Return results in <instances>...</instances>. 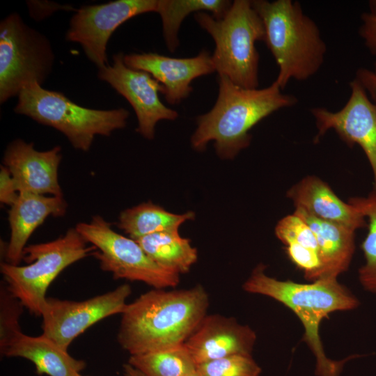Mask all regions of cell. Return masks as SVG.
<instances>
[{
  "label": "cell",
  "instance_id": "6da1fadb",
  "mask_svg": "<svg viewBox=\"0 0 376 376\" xmlns=\"http://www.w3.org/2000/svg\"><path fill=\"white\" fill-rule=\"evenodd\" d=\"M209 295L201 284L180 290L153 288L127 304L118 343L130 355L185 343L207 315Z\"/></svg>",
  "mask_w": 376,
  "mask_h": 376
},
{
  "label": "cell",
  "instance_id": "7a4b0ae2",
  "mask_svg": "<svg viewBox=\"0 0 376 376\" xmlns=\"http://www.w3.org/2000/svg\"><path fill=\"white\" fill-rule=\"evenodd\" d=\"M219 93L214 107L198 116L191 138L192 148L204 150L214 141L221 159H233L251 143V129L272 113L297 104L296 96L285 94L274 81L263 88H244L226 77L218 76Z\"/></svg>",
  "mask_w": 376,
  "mask_h": 376
},
{
  "label": "cell",
  "instance_id": "3957f363",
  "mask_svg": "<svg viewBox=\"0 0 376 376\" xmlns=\"http://www.w3.org/2000/svg\"><path fill=\"white\" fill-rule=\"evenodd\" d=\"M259 264L243 284L244 291L271 297L290 308L304 328V340L316 359L318 376H339L345 360L333 361L326 356L319 334L320 322L333 312L357 308L358 299L336 278H321L311 283L281 281L265 274Z\"/></svg>",
  "mask_w": 376,
  "mask_h": 376
},
{
  "label": "cell",
  "instance_id": "277c9868",
  "mask_svg": "<svg viewBox=\"0 0 376 376\" xmlns=\"http://www.w3.org/2000/svg\"><path fill=\"white\" fill-rule=\"evenodd\" d=\"M265 31V42L279 68L275 81L283 90L291 79L306 81L324 61L327 45L317 24L292 0L251 1Z\"/></svg>",
  "mask_w": 376,
  "mask_h": 376
},
{
  "label": "cell",
  "instance_id": "5b68a950",
  "mask_svg": "<svg viewBox=\"0 0 376 376\" xmlns=\"http://www.w3.org/2000/svg\"><path fill=\"white\" fill-rule=\"evenodd\" d=\"M194 18L214 41L212 58L218 75L242 88H258L259 54L256 43L265 42V31L251 1H233L221 18L206 12L195 13Z\"/></svg>",
  "mask_w": 376,
  "mask_h": 376
},
{
  "label": "cell",
  "instance_id": "8992f818",
  "mask_svg": "<svg viewBox=\"0 0 376 376\" xmlns=\"http://www.w3.org/2000/svg\"><path fill=\"white\" fill-rule=\"evenodd\" d=\"M15 113L52 127L63 134L75 149L87 152L95 136H109L126 127L130 112L125 108L95 109L80 106L61 92L33 83L17 96Z\"/></svg>",
  "mask_w": 376,
  "mask_h": 376
},
{
  "label": "cell",
  "instance_id": "52a82bcc",
  "mask_svg": "<svg viewBox=\"0 0 376 376\" xmlns=\"http://www.w3.org/2000/svg\"><path fill=\"white\" fill-rule=\"evenodd\" d=\"M75 228L48 242L26 246L23 258L28 265L1 263V273L10 291L24 307L36 315H42L47 300L46 292L54 280L66 267L96 250Z\"/></svg>",
  "mask_w": 376,
  "mask_h": 376
},
{
  "label": "cell",
  "instance_id": "ba28073f",
  "mask_svg": "<svg viewBox=\"0 0 376 376\" xmlns=\"http://www.w3.org/2000/svg\"><path fill=\"white\" fill-rule=\"evenodd\" d=\"M55 54L44 34L17 13L0 22V103L33 83L42 86L53 70Z\"/></svg>",
  "mask_w": 376,
  "mask_h": 376
},
{
  "label": "cell",
  "instance_id": "9c48e42d",
  "mask_svg": "<svg viewBox=\"0 0 376 376\" xmlns=\"http://www.w3.org/2000/svg\"><path fill=\"white\" fill-rule=\"evenodd\" d=\"M75 228L96 248L92 256L98 260L100 268L111 273L113 279L140 281L159 289L178 285L179 274L161 267L136 240L114 231L101 216H93L89 222H80Z\"/></svg>",
  "mask_w": 376,
  "mask_h": 376
},
{
  "label": "cell",
  "instance_id": "30bf717a",
  "mask_svg": "<svg viewBox=\"0 0 376 376\" xmlns=\"http://www.w3.org/2000/svg\"><path fill=\"white\" fill-rule=\"evenodd\" d=\"M158 0H116L84 6L75 10L65 40L80 45L97 69L108 65L107 47L112 33L125 22L155 12Z\"/></svg>",
  "mask_w": 376,
  "mask_h": 376
},
{
  "label": "cell",
  "instance_id": "8fae6325",
  "mask_svg": "<svg viewBox=\"0 0 376 376\" xmlns=\"http://www.w3.org/2000/svg\"><path fill=\"white\" fill-rule=\"evenodd\" d=\"M131 292L130 285L123 284L84 301L47 297L41 315L42 334L68 351L72 340L90 327L111 315L122 314Z\"/></svg>",
  "mask_w": 376,
  "mask_h": 376
},
{
  "label": "cell",
  "instance_id": "7c38bea8",
  "mask_svg": "<svg viewBox=\"0 0 376 376\" xmlns=\"http://www.w3.org/2000/svg\"><path fill=\"white\" fill-rule=\"evenodd\" d=\"M125 54L113 55L112 63L98 69L97 77L109 84L132 107L138 120L136 130L147 139L155 138L156 124L163 120H175L178 113L160 100L163 86L146 72L132 69L124 62Z\"/></svg>",
  "mask_w": 376,
  "mask_h": 376
},
{
  "label": "cell",
  "instance_id": "4fadbf2b",
  "mask_svg": "<svg viewBox=\"0 0 376 376\" xmlns=\"http://www.w3.org/2000/svg\"><path fill=\"white\" fill-rule=\"evenodd\" d=\"M350 97L339 111H331L324 107L311 109L318 130L314 142L328 130H334L350 147L359 145L372 169L373 189H376V100L369 98L355 79L350 82Z\"/></svg>",
  "mask_w": 376,
  "mask_h": 376
},
{
  "label": "cell",
  "instance_id": "5bb4252c",
  "mask_svg": "<svg viewBox=\"0 0 376 376\" xmlns=\"http://www.w3.org/2000/svg\"><path fill=\"white\" fill-rule=\"evenodd\" d=\"M61 147L46 151L21 139L10 142L4 151L3 166L10 173L19 193L63 196L58 179Z\"/></svg>",
  "mask_w": 376,
  "mask_h": 376
},
{
  "label": "cell",
  "instance_id": "9a60e30c",
  "mask_svg": "<svg viewBox=\"0 0 376 376\" xmlns=\"http://www.w3.org/2000/svg\"><path fill=\"white\" fill-rule=\"evenodd\" d=\"M125 65L150 74L164 88L162 94L172 105L180 104L192 91L191 81L215 71L212 54L203 50L191 58H172L157 53L128 54Z\"/></svg>",
  "mask_w": 376,
  "mask_h": 376
},
{
  "label": "cell",
  "instance_id": "2e32d148",
  "mask_svg": "<svg viewBox=\"0 0 376 376\" xmlns=\"http://www.w3.org/2000/svg\"><path fill=\"white\" fill-rule=\"evenodd\" d=\"M256 332L233 317L207 315L185 342L197 365L232 355H251Z\"/></svg>",
  "mask_w": 376,
  "mask_h": 376
},
{
  "label": "cell",
  "instance_id": "e0dca14e",
  "mask_svg": "<svg viewBox=\"0 0 376 376\" xmlns=\"http://www.w3.org/2000/svg\"><path fill=\"white\" fill-rule=\"evenodd\" d=\"M67 206L63 196L19 193L8 211L10 237L5 251L6 263L18 265L34 230L49 216H63Z\"/></svg>",
  "mask_w": 376,
  "mask_h": 376
},
{
  "label": "cell",
  "instance_id": "ac0fdd59",
  "mask_svg": "<svg viewBox=\"0 0 376 376\" xmlns=\"http://www.w3.org/2000/svg\"><path fill=\"white\" fill-rule=\"evenodd\" d=\"M295 208L320 219L337 223L353 230L366 226L365 217L353 205L341 201L320 178L308 175L287 192Z\"/></svg>",
  "mask_w": 376,
  "mask_h": 376
},
{
  "label": "cell",
  "instance_id": "d6986e66",
  "mask_svg": "<svg viewBox=\"0 0 376 376\" xmlns=\"http://www.w3.org/2000/svg\"><path fill=\"white\" fill-rule=\"evenodd\" d=\"M294 214L313 230L322 263L321 278H336L347 271L354 251L355 231L341 224L318 219L300 209Z\"/></svg>",
  "mask_w": 376,
  "mask_h": 376
},
{
  "label": "cell",
  "instance_id": "ffe728a7",
  "mask_svg": "<svg viewBox=\"0 0 376 376\" xmlns=\"http://www.w3.org/2000/svg\"><path fill=\"white\" fill-rule=\"evenodd\" d=\"M1 354L31 361L39 375L72 376L86 367L84 361L72 357L68 351L42 334L30 336L22 333L1 351Z\"/></svg>",
  "mask_w": 376,
  "mask_h": 376
},
{
  "label": "cell",
  "instance_id": "44dd1931",
  "mask_svg": "<svg viewBox=\"0 0 376 376\" xmlns=\"http://www.w3.org/2000/svg\"><path fill=\"white\" fill-rule=\"evenodd\" d=\"M136 241L155 263L179 275L187 273L198 259L197 249L189 239L180 235L178 230L157 232Z\"/></svg>",
  "mask_w": 376,
  "mask_h": 376
},
{
  "label": "cell",
  "instance_id": "7402d4cb",
  "mask_svg": "<svg viewBox=\"0 0 376 376\" xmlns=\"http://www.w3.org/2000/svg\"><path fill=\"white\" fill-rule=\"evenodd\" d=\"M194 217L193 212L173 214L149 201L122 211L117 226L136 240L157 232L178 230L181 224Z\"/></svg>",
  "mask_w": 376,
  "mask_h": 376
},
{
  "label": "cell",
  "instance_id": "603a6c76",
  "mask_svg": "<svg viewBox=\"0 0 376 376\" xmlns=\"http://www.w3.org/2000/svg\"><path fill=\"white\" fill-rule=\"evenodd\" d=\"M228 0H158L157 13L162 19L163 36L170 52L179 45L178 32L182 21L189 14L210 12L215 18H221L230 7Z\"/></svg>",
  "mask_w": 376,
  "mask_h": 376
},
{
  "label": "cell",
  "instance_id": "cb8c5ba5",
  "mask_svg": "<svg viewBox=\"0 0 376 376\" xmlns=\"http://www.w3.org/2000/svg\"><path fill=\"white\" fill-rule=\"evenodd\" d=\"M145 376H185L197 364L185 344L166 350L130 355L128 362Z\"/></svg>",
  "mask_w": 376,
  "mask_h": 376
},
{
  "label": "cell",
  "instance_id": "d4e9b609",
  "mask_svg": "<svg viewBox=\"0 0 376 376\" xmlns=\"http://www.w3.org/2000/svg\"><path fill=\"white\" fill-rule=\"evenodd\" d=\"M348 203L368 220V232L361 249L365 263L359 269V279L365 290L376 295V189L366 197H352Z\"/></svg>",
  "mask_w": 376,
  "mask_h": 376
},
{
  "label": "cell",
  "instance_id": "484cf974",
  "mask_svg": "<svg viewBox=\"0 0 376 376\" xmlns=\"http://www.w3.org/2000/svg\"><path fill=\"white\" fill-rule=\"evenodd\" d=\"M261 368L251 355L236 354L197 365L198 376H259Z\"/></svg>",
  "mask_w": 376,
  "mask_h": 376
},
{
  "label": "cell",
  "instance_id": "4316f807",
  "mask_svg": "<svg viewBox=\"0 0 376 376\" xmlns=\"http://www.w3.org/2000/svg\"><path fill=\"white\" fill-rule=\"evenodd\" d=\"M24 306L3 281L0 286V351L5 349L22 331L19 319Z\"/></svg>",
  "mask_w": 376,
  "mask_h": 376
},
{
  "label": "cell",
  "instance_id": "83f0119b",
  "mask_svg": "<svg viewBox=\"0 0 376 376\" xmlns=\"http://www.w3.org/2000/svg\"><path fill=\"white\" fill-rule=\"evenodd\" d=\"M275 234L285 245L297 244L319 252L316 237L309 227L294 213L285 216L276 224Z\"/></svg>",
  "mask_w": 376,
  "mask_h": 376
},
{
  "label": "cell",
  "instance_id": "f1b7e54d",
  "mask_svg": "<svg viewBox=\"0 0 376 376\" xmlns=\"http://www.w3.org/2000/svg\"><path fill=\"white\" fill-rule=\"evenodd\" d=\"M359 34L371 54L376 56V16L369 12L361 15Z\"/></svg>",
  "mask_w": 376,
  "mask_h": 376
},
{
  "label": "cell",
  "instance_id": "f546056e",
  "mask_svg": "<svg viewBox=\"0 0 376 376\" xmlns=\"http://www.w3.org/2000/svg\"><path fill=\"white\" fill-rule=\"evenodd\" d=\"M19 192L9 171L3 165L0 171V201L10 207L17 201Z\"/></svg>",
  "mask_w": 376,
  "mask_h": 376
},
{
  "label": "cell",
  "instance_id": "4dcf8cb0",
  "mask_svg": "<svg viewBox=\"0 0 376 376\" xmlns=\"http://www.w3.org/2000/svg\"><path fill=\"white\" fill-rule=\"evenodd\" d=\"M367 92L373 101L376 100V75L368 68H360L356 71L354 78Z\"/></svg>",
  "mask_w": 376,
  "mask_h": 376
},
{
  "label": "cell",
  "instance_id": "1f68e13d",
  "mask_svg": "<svg viewBox=\"0 0 376 376\" xmlns=\"http://www.w3.org/2000/svg\"><path fill=\"white\" fill-rule=\"evenodd\" d=\"M123 375L124 376H145L141 372L128 363L123 365Z\"/></svg>",
  "mask_w": 376,
  "mask_h": 376
},
{
  "label": "cell",
  "instance_id": "d6a6232c",
  "mask_svg": "<svg viewBox=\"0 0 376 376\" xmlns=\"http://www.w3.org/2000/svg\"><path fill=\"white\" fill-rule=\"evenodd\" d=\"M370 8V13L376 16V0H370L368 3Z\"/></svg>",
  "mask_w": 376,
  "mask_h": 376
},
{
  "label": "cell",
  "instance_id": "836d02e7",
  "mask_svg": "<svg viewBox=\"0 0 376 376\" xmlns=\"http://www.w3.org/2000/svg\"><path fill=\"white\" fill-rule=\"evenodd\" d=\"M185 376H198L197 373H196V371L194 373H191V374H189V375H185Z\"/></svg>",
  "mask_w": 376,
  "mask_h": 376
},
{
  "label": "cell",
  "instance_id": "e575fe53",
  "mask_svg": "<svg viewBox=\"0 0 376 376\" xmlns=\"http://www.w3.org/2000/svg\"><path fill=\"white\" fill-rule=\"evenodd\" d=\"M72 376H84V375H81V373H79V372H76V373H75L73 374Z\"/></svg>",
  "mask_w": 376,
  "mask_h": 376
},
{
  "label": "cell",
  "instance_id": "d590c367",
  "mask_svg": "<svg viewBox=\"0 0 376 376\" xmlns=\"http://www.w3.org/2000/svg\"><path fill=\"white\" fill-rule=\"evenodd\" d=\"M373 72H374L375 73V75H376V61H375V64H374V70H373Z\"/></svg>",
  "mask_w": 376,
  "mask_h": 376
}]
</instances>
